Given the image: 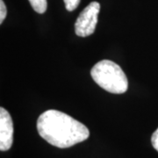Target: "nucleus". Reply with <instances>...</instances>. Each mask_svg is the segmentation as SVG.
<instances>
[{
  "instance_id": "7ed1b4c3",
  "label": "nucleus",
  "mask_w": 158,
  "mask_h": 158,
  "mask_svg": "<svg viewBox=\"0 0 158 158\" xmlns=\"http://www.w3.org/2000/svg\"><path fill=\"white\" fill-rule=\"evenodd\" d=\"M100 5L96 1L91 2L79 14L75 23V32L79 37H87L95 32Z\"/></svg>"
},
{
  "instance_id": "423d86ee",
  "label": "nucleus",
  "mask_w": 158,
  "mask_h": 158,
  "mask_svg": "<svg viewBox=\"0 0 158 158\" xmlns=\"http://www.w3.org/2000/svg\"><path fill=\"white\" fill-rule=\"evenodd\" d=\"M63 1L65 4V7H66L67 11H69L76 10L80 3V0H63Z\"/></svg>"
},
{
  "instance_id": "39448f33",
  "label": "nucleus",
  "mask_w": 158,
  "mask_h": 158,
  "mask_svg": "<svg viewBox=\"0 0 158 158\" xmlns=\"http://www.w3.org/2000/svg\"><path fill=\"white\" fill-rule=\"evenodd\" d=\"M29 2L33 9L36 12L42 14L47 11V7H48L47 0H29Z\"/></svg>"
},
{
  "instance_id": "f257e3e1",
  "label": "nucleus",
  "mask_w": 158,
  "mask_h": 158,
  "mask_svg": "<svg viewBox=\"0 0 158 158\" xmlns=\"http://www.w3.org/2000/svg\"><path fill=\"white\" fill-rule=\"evenodd\" d=\"M39 135L55 147L67 148L89 138L90 132L85 125L66 113L48 110L37 120Z\"/></svg>"
},
{
  "instance_id": "f03ea898",
  "label": "nucleus",
  "mask_w": 158,
  "mask_h": 158,
  "mask_svg": "<svg viewBox=\"0 0 158 158\" xmlns=\"http://www.w3.org/2000/svg\"><path fill=\"white\" fill-rule=\"evenodd\" d=\"M94 82L102 89L114 94L125 93L128 88L127 77L117 63L103 60L96 63L90 70Z\"/></svg>"
},
{
  "instance_id": "0eeeda50",
  "label": "nucleus",
  "mask_w": 158,
  "mask_h": 158,
  "mask_svg": "<svg viewBox=\"0 0 158 158\" xmlns=\"http://www.w3.org/2000/svg\"><path fill=\"white\" fill-rule=\"evenodd\" d=\"M6 14H7V10L6 6L3 0H0V24H2L4 19H6Z\"/></svg>"
},
{
  "instance_id": "20e7f679",
  "label": "nucleus",
  "mask_w": 158,
  "mask_h": 158,
  "mask_svg": "<svg viewBox=\"0 0 158 158\" xmlns=\"http://www.w3.org/2000/svg\"><path fill=\"white\" fill-rule=\"evenodd\" d=\"M13 142V123L10 113L0 108V150L7 151Z\"/></svg>"
},
{
  "instance_id": "6e6552de",
  "label": "nucleus",
  "mask_w": 158,
  "mask_h": 158,
  "mask_svg": "<svg viewBox=\"0 0 158 158\" xmlns=\"http://www.w3.org/2000/svg\"><path fill=\"white\" fill-rule=\"evenodd\" d=\"M151 142H152V145L154 148L158 152V128L154 132V134L152 135Z\"/></svg>"
}]
</instances>
